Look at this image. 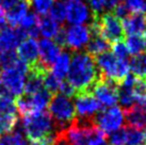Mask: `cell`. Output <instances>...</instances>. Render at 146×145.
I'll list each match as a JSON object with an SVG mask.
<instances>
[{"label":"cell","instance_id":"cell-1","mask_svg":"<svg viewBox=\"0 0 146 145\" xmlns=\"http://www.w3.org/2000/svg\"><path fill=\"white\" fill-rule=\"evenodd\" d=\"M99 78L100 75L94 57L86 51H77L74 53L67 74V81L73 85L76 92H91L93 85Z\"/></svg>","mask_w":146,"mask_h":145},{"label":"cell","instance_id":"cell-2","mask_svg":"<svg viewBox=\"0 0 146 145\" xmlns=\"http://www.w3.org/2000/svg\"><path fill=\"white\" fill-rule=\"evenodd\" d=\"M21 128L29 142H33L58 132L49 112H33L23 116Z\"/></svg>","mask_w":146,"mask_h":145},{"label":"cell","instance_id":"cell-3","mask_svg":"<svg viewBox=\"0 0 146 145\" xmlns=\"http://www.w3.org/2000/svg\"><path fill=\"white\" fill-rule=\"evenodd\" d=\"M102 78L119 84L129 74V60H119L111 51H106L94 57Z\"/></svg>","mask_w":146,"mask_h":145},{"label":"cell","instance_id":"cell-4","mask_svg":"<svg viewBox=\"0 0 146 145\" xmlns=\"http://www.w3.org/2000/svg\"><path fill=\"white\" fill-rule=\"evenodd\" d=\"M49 114L56 124L58 132L65 130L75 120L76 111L70 98L60 93L52 95L48 105Z\"/></svg>","mask_w":146,"mask_h":145},{"label":"cell","instance_id":"cell-5","mask_svg":"<svg viewBox=\"0 0 146 145\" xmlns=\"http://www.w3.org/2000/svg\"><path fill=\"white\" fill-rule=\"evenodd\" d=\"M62 132L69 145H90L98 136L105 134L94 125L93 122L80 121L78 118L65 130H62Z\"/></svg>","mask_w":146,"mask_h":145},{"label":"cell","instance_id":"cell-6","mask_svg":"<svg viewBox=\"0 0 146 145\" xmlns=\"http://www.w3.org/2000/svg\"><path fill=\"white\" fill-rule=\"evenodd\" d=\"M92 24L96 27L97 32L108 43H115L123 41L125 32L123 28L122 20L117 18L113 13H105L99 16H94Z\"/></svg>","mask_w":146,"mask_h":145},{"label":"cell","instance_id":"cell-7","mask_svg":"<svg viewBox=\"0 0 146 145\" xmlns=\"http://www.w3.org/2000/svg\"><path fill=\"white\" fill-rule=\"evenodd\" d=\"M28 72L29 66L21 60L12 69H3L1 72V82L4 91L11 96L18 97L23 95Z\"/></svg>","mask_w":146,"mask_h":145},{"label":"cell","instance_id":"cell-8","mask_svg":"<svg viewBox=\"0 0 146 145\" xmlns=\"http://www.w3.org/2000/svg\"><path fill=\"white\" fill-rule=\"evenodd\" d=\"M125 121L124 109L117 106H113L99 111L96 114V116L94 117L93 123L100 131L107 136L122 128Z\"/></svg>","mask_w":146,"mask_h":145},{"label":"cell","instance_id":"cell-9","mask_svg":"<svg viewBox=\"0 0 146 145\" xmlns=\"http://www.w3.org/2000/svg\"><path fill=\"white\" fill-rule=\"evenodd\" d=\"M75 111L76 118L80 121L93 122L102 106L91 92H79L75 95Z\"/></svg>","mask_w":146,"mask_h":145},{"label":"cell","instance_id":"cell-10","mask_svg":"<svg viewBox=\"0 0 146 145\" xmlns=\"http://www.w3.org/2000/svg\"><path fill=\"white\" fill-rule=\"evenodd\" d=\"M91 93L102 107H113L118 102V84L102 77L93 85Z\"/></svg>","mask_w":146,"mask_h":145},{"label":"cell","instance_id":"cell-11","mask_svg":"<svg viewBox=\"0 0 146 145\" xmlns=\"http://www.w3.org/2000/svg\"><path fill=\"white\" fill-rule=\"evenodd\" d=\"M66 46L72 51H80L85 48L91 39V29L84 25H70L65 29Z\"/></svg>","mask_w":146,"mask_h":145},{"label":"cell","instance_id":"cell-12","mask_svg":"<svg viewBox=\"0 0 146 145\" xmlns=\"http://www.w3.org/2000/svg\"><path fill=\"white\" fill-rule=\"evenodd\" d=\"M65 4L68 24L83 25L91 19V9L85 0H65Z\"/></svg>","mask_w":146,"mask_h":145},{"label":"cell","instance_id":"cell-13","mask_svg":"<svg viewBox=\"0 0 146 145\" xmlns=\"http://www.w3.org/2000/svg\"><path fill=\"white\" fill-rule=\"evenodd\" d=\"M27 37L26 32L21 27L13 28L7 25L4 28L0 29V53L15 50Z\"/></svg>","mask_w":146,"mask_h":145},{"label":"cell","instance_id":"cell-14","mask_svg":"<svg viewBox=\"0 0 146 145\" xmlns=\"http://www.w3.org/2000/svg\"><path fill=\"white\" fill-rule=\"evenodd\" d=\"M61 51V47L58 46L54 43V41H51L49 39H42L38 42V53H40L38 62L45 69L49 71Z\"/></svg>","mask_w":146,"mask_h":145},{"label":"cell","instance_id":"cell-15","mask_svg":"<svg viewBox=\"0 0 146 145\" xmlns=\"http://www.w3.org/2000/svg\"><path fill=\"white\" fill-rule=\"evenodd\" d=\"M17 56L24 63L31 67L35 65L40 60V53H38V43L35 39L27 37L21 42L17 47Z\"/></svg>","mask_w":146,"mask_h":145},{"label":"cell","instance_id":"cell-16","mask_svg":"<svg viewBox=\"0 0 146 145\" xmlns=\"http://www.w3.org/2000/svg\"><path fill=\"white\" fill-rule=\"evenodd\" d=\"M30 7V0H19L14 7L8 10L5 14V21L10 25V27H18L24 17L29 13Z\"/></svg>","mask_w":146,"mask_h":145},{"label":"cell","instance_id":"cell-17","mask_svg":"<svg viewBox=\"0 0 146 145\" xmlns=\"http://www.w3.org/2000/svg\"><path fill=\"white\" fill-rule=\"evenodd\" d=\"M89 27L91 29V39H90L89 43L85 47V49H86L85 51L92 57H96L100 53L108 51V49L110 47L109 43L100 36V34L97 32L96 27L92 23L90 24Z\"/></svg>","mask_w":146,"mask_h":145},{"label":"cell","instance_id":"cell-18","mask_svg":"<svg viewBox=\"0 0 146 145\" xmlns=\"http://www.w3.org/2000/svg\"><path fill=\"white\" fill-rule=\"evenodd\" d=\"M127 125L135 128H146V106L134 105L131 108L124 110Z\"/></svg>","mask_w":146,"mask_h":145},{"label":"cell","instance_id":"cell-19","mask_svg":"<svg viewBox=\"0 0 146 145\" xmlns=\"http://www.w3.org/2000/svg\"><path fill=\"white\" fill-rule=\"evenodd\" d=\"M124 32L128 35H141L146 29V19L143 14H131L122 21Z\"/></svg>","mask_w":146,"mask_h":145},{"label":"cell","instance_id":"cell-20","mask_svg":"<svg viewBox=\"0 0 146 145\" xmlns=\"http://www.w3.org/2000/svg\"><path fill=\"white\" fill-rule=\"evenodd\" d=\"M70 60H72V53L66 50L61 51L57 60L54 61L53 65L51 66V74L57 77L58 79L63 81L68 74Z\"/></svg>","mask_w":146,"mask_h":145},{"label":"cell","instance_id":"cell-21","mask_svg":"<svg viewBox=\"0 0 146 145\" xmlns=\"http://www.w3.org/2000/svg\"><path fill=\"white\" fill-rule=\"evenodd\" d=\"M38 23H40V16H37V14L35 13L29 12L21 21L18 27H21L24 30L28 37L36 39L40 35Z\"/></svg>","mask_w":146,"mask_h":145},{"label":"cell","instance_id":"cell-22","mask_svg":"<svg viewBox=\"0 0 146 145\" xmlns=\"http://www.w3.org/2000/svg\"><path fill=\"white\" fill-rule=\"evenodd\" d=\"M122 0H88L91 12L94 13V16H99L105 13L113 11Z\"/></svg>","mask_w":146,"mask_h":145},{"label":"cell","instance_id":"cell-23","mask_svg":"<svg viewBox=\"0 0 146 145\" xmlns=\"http://www.w3.org/2000/svg\"><path fill=\"white\" fill-rule=\"evenodd\" d=\"M61 29L59 23L53 20L50 16H41L40 17V23H38V30L40 34L44 36V39L51 40L52 37L57 35L59 30Z\"/></svg>","mask_w":146,"mask_h":145},{"label":"cell","instance_id":"cell-24","mask_svg":"<svg viewBox=\"0 0 146 145\" xmlns=\"http://www.w3.org/2000/svg\"><path fill=\"white\" fill-rule=\"evenodd\" d=\"M129 66L134 77L144 80L146 78V51L138 56H133L129 61Z\"/></svg>","mask_w":146,"mask_h":145},{"label":"cell","instance_id":"cell-25","mask_svg":"<svg viewBox=\"0 0 146 145\" xmlns=\"http://www.w3.org/2000/svg\"><path fill=\"white\" fill-rule=\"evenodd\" d=\"M126 145H146V134L144 129L125 126Z\"/></svg>","mask_w":146,"mask_h":145},{"label":"cell","instance_id":"cell-26","mask_svg":"<svg viewBox=\"0 0 146 145\" xmlns=\"http://www.w3.org/2000/svg\"><path fill=\"white\" fill-rule=\"evenodd\" d=\"M0 145H29L21 128H17L12 132L0 137Z\"/></svg>","mask_w":146,"mask_h":145},{"label":"cell","instance_id":"cell-27","mask_svg":"<svg viewBox=\"0 0 146 145\" xmlns=\"http://www.w3.org/2000/svg\"><path fill=\"white\" fill-rule=\"evenodd\" d=\"M125 45L129 53L132 56H138L146 51L145 41L141 35H128V37H126Z\"/></svg>","mask_w":146,"mask_h":145},{"label":"cell","instance_id":"cell-28","mask_svg":"<svg viewBox=\"0 0 146 145\" xmlns=\"http://www.w3.org/2000/svg\"><path fill=\"white\" fill-rule=\"evenodd\" d=\"M18 123L17 113L0 114V137L12 132Z\"/></svg>","mask_w":146,"mask_h":145},{"label":"cell","instance_id":"cell-29","mask_svg":"<svg viewBox=\"0 0 146 145\" xmlns=\"http://www.w3.org/2000/svg\"><path fill=\"white\" fill-rule=\"evenodd\" d=\"M49 16L59 24L66 19V4L65 0H54L52 7L49 11Z\"/></svg>","mask_w":146,"mask_h":145},{"label":"cell","instance_id":"cell-30","mask_svg":"<svg viewBox=\"0 0 146 145\" xmlns=\"http://www.w3.org/2000/svg\"><path fill=\"white\" fill-rule=\"evenodd\" d=\"M3 113H17L15 99L5 91L0 92V114Z\"/></svg>","mask_w":146,"mask_h":145},{"label":"cell","instance_id":"cell-31","mask_svg":"<svg viewBox=\"0 0 146 145\" xmlns=\"http://www.w3.org/2000/svg\"><path fill=\"white\" fill-rule=\"evenodd\" d=\"M18 61H19V58L14 50L0 53V67L2 71L14 67Z\"/></svg>","mask_w":146,"mask_h":145},{"label":"cell","instance_id":"cell-32","mask_svg":"<svg viewBox=\"0 0 146 145\" xmlns=\"http://www.w3.org/2000/svg\"><path fill=\"white\" fill-rule=\"evenodd\" d=\"M62 80L58 79L56 76H53L51 72H47L44 76V88L48 91L51 95L58 94L60 91Z\"/></svg>","mask_w":146,"mask_h":145},{"label":"cell","instance_id":"cell-33","mask_svg":"<svg viewBox=\"0 0 146 145\" xmlns=\"http://www.w3.org/2000/svg\"><path fill=\"white\" fill-rule=\"evenodd\" d=\"M53 2L54 0H30V5L33 8L35 14L45 16L49 13Z\"/></svg>","mask_w":146,"mask_h":145},{"label":"cell","instance_id":"cell-34","mask_svg":"<svg viewBox=\"0 0 146 145\" xmlns=\"http://www.w3.org/2000/svg\"><path fill=\"white\" fill-rule=\"evenodd\" d=\"M128 12L132 14H143L146 12V0H124Z\"/></svg>","mask_w":146,"mask_h":145},{"label":"cell","instance_id":"cell-35","mask_svg":"<svg viewBox=\"0 0 146 145\" xmlns=\"http://www.w3.org/2000/svg\"><path fill=\"white\" fill-rule=\"evenodd\" d=\"M108 143L110 145H126V129L122 127L118 130H115L113 132L109 133L107 137Z\"/></svg>","mask_w":146,"mask_h":145},{"label":"cell","instance_id":"cell-36","mask_svg":"<svg viewBox=\"0 0 146 145\" xmlns=\"http://www.w3.org/2000/svg\"><path fill=\"white\" fill-rule=\"evenodd\" d=\"M114 56L116 57L119 60H128V57H129V51L126 47L125 42L123 41H118L112 44V51Z\"/></svg>","mask_w":146,"mask_h":145},{"label":"cell","instance_id":"cell-37","mask_svg":"<svg viewBox=\"0 0 146 145\" xmlns=\"http://www.w3.org/2000/svg\"><path fill=\"white\" fill-rule=\"evenodd\" d=\"M59 93L62 94V95H64V96L68 97V98H70V97H75L77 92H76V90L74 89V86L69 83L68 81L63 80L61 83V86H60Z\"/></svg>","mask_w":146,"mask_h":145},{"label":"cell","instance_id":"cell-38","mask_svg":"<svg viewBox=\"0 0 146 145\" xmlns=\"http://www.w3.org/2000/svg\"><path fill=\"white\" fill-rule=\"evenodd\" d=\"M113 12H114L113 13L114 15L117 17V18H119V19H121V18H123V19H124L125 17L128 16V13H129V12H128V10L126 9L125 4L123 3V2H121V3L118 4L116 8L114 9Z\"/></svg>","mask_w":146,"mask_h":145},{"label":"cell","instance_id":"cell-39","mask_svg":"<svg viewBox=\"0 0 146 145\" xmlns=\"http://www.w3.org/2000/svg\"><path fill=\"white\" fill-rule=\"evenodd\" d=\"M52 145H69V143L67 142V140L65 139L64 134L62 131H59L57 133V136L54 138V141H53Z\"/></svg>","mask_w":146,"mask_h":145},{"label":"cell","instance_id":"cell-40","mask_svg":"<svg viewBox=\"0 0 146 145\" xmlns=\"http://www.w3.org/2000/svg\"><path fill=\"white\" fill-rule=\"evenodd\" d=\"M90 145H110V144L108 143L107 136L106 134H100L96 139H94L93 141L90 143Z\"/></svg>","mask_w":146,"mask_h":145},{"label":"cell","instance_id":"cell-41","mask_svg":"<svg viewBox=\"0 0 146 145\" xmlns=\"http://www.w3.org/2000/svg\"><path fill=\"white\" fill-rule=\"evenodd\" d=\"M18 1H19V0H0V5L3 9L10 10V9L12 8V7H14Z\"/></svg>","mask_w":146,"mask_h":145},{"label":"cell","instance_id":"cell-42","mask_svg":"<svg viewBox=\"0 0 146 145\" xmlns=\"http://www.w3.org/2000/svg\"><path fill=\"white\" fill-rule=\"evenodd\" d=\"M5 19V13H4V9L0 5V20Z\"/></svg>","mask_w":146,"mask_h":145},{"label":"cell","instance_id":"cell-43","mask_svg":"<svg viewBox=\"0 0 146 145\" xmlns=\"http://www.w3.org/2000/svg\"><path fill=\"white\" fill-rule=\"evenodd\" d=\"M4 91L3 86H2V82H1V72H0V92Z\"/></svg>","mask_w":146,"mask_h":145},{"label":"cell","instance_id":"cell-44","mask_svg":"<svg viewBox=\"0 0 146 145\" xmlns=\"http://www.w3.org/2000/svg\"><path fill=\"white\" fill-rule=\"evenodd\" d=\"M144 41H145V44H146V29L145 31H144Z\"/></svg>","mask_w":146,"mask_h":145},{"label":"cell","instance_id":"cell-45","mask_svg":"<svg viewBox=\"0 0 146 145\" xmlns=\"http://www.w3.org/2000/svg\"><path fill=\"white\" fill-rule=\"evenodd\" d=\"M144 82H145V89H146V80H144Z\"/></svg>","mask_w":146,"mask_h":145},{"label":"cell","instance_id":"cell-46","mask_svg":"<svg viewBox=\"0 0 146 145\" xmlns=\"http://www.w3.org/2000/svg\"><path fill=\"white\" fill-rule=\"evenodd\" d=\"M145 19H146V16H145Z\"/></svg>","mask_w":146,"mask_h":145}]
</instances>
